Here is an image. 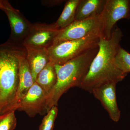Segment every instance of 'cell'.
<instances>
[{
  "mask_svg": "<svg viewBox=\"0 0 130 130\" xmlns=\"http://www.w3.org/2000/svg\"><path fill=\"white\" fill-rule=\"evenodd\" d=\"M123 37L121 30L115 26L109 39L100 37L98 52L79 88L91 93L97 86L110 82L117 84L127 76L117 67L115 61Z\"/></svg>",
  "mask_w": 130,
  "mask_h": 130,
  "instance_id": "cell-1",
  "label": "cell"
},
{
  "mask_svg": "<svg viewBox=\"0 0 130 130\" xmlns=\"http://www.w3.org/2000/svg\"><path fill=\"white\" fill-rule=\"evenodd\" d=\"M26 51L22 44H0V115L16 110L19 58Z\"/></svg>",
  "mask_w": 130,
  "mask_h": 130,
  "instance_id": "cell-2",
  "label": "cell"
},
{
  "mask_svg": "<svg viewBox=\"0 0 130 130\" xmlns=\"http://www.w3.org/2000/svg\"><path fill=\"white\" fill-rule=\"evenodd\" d=\"M98 50V46L63 64L55 65L57 81L47 96L45 111L57 106L61 96L69 89L79 87Z\"/></svg>",
  "mask_w": 130,
  "mask_h": 130,
  "instance_id": "cell-3",
  "label": "cell"
},
{
  "mask_svg": "<svg viewBox=\"0 0 130 130\" xmlns=\"http://www.w3.org/2000/svg\"><path fill=\"white\" fill-rule=\"evenodd\" d=\"M98 34H91L79 40L54 43L47 49L50 61L55 65H62L98 46Z\"/></svg>",
  "mask_w": 130,
  "mask_h": 130,
  "instance_id": "cell-4",
  "label": "cell"
},
{
  "mask_svg": "<svg viewBox=\"0 0 130 130\" xmlns=\"http://www.w3.org/2000/svg\"><path fill=\"white\" fill-rule=\"evenodd\" d=\"M99 18L100 37L109 39L118 21L130 19V0H106Z\"/></svg>",
  "mask_w": 130,
  "mask_h": 130,
  "instance_id": "cell-5",
  "label": "cell"
},
{
  "mask_svg": "<svg viewBox=\"0 0 130 130\" xmlns=\"http://www.w3.org/2000/svg\"><path fill=\"white\" fill-rule=\"evenodd\" d=\"M101 29L99 16L75 21L60 30L53 44L65 41L79 40L92 34H98L100 36Z\"/></svg>",
  "mask_w": 130,
  "mask_h": 130,
  "instance_id": "cell-6",
  "label": "cell"
},
{
  "mask_svg": "<svg viewBox=\"0 0 130 130\" xmlns=\"http://www.w3.org/2000/svg\"><path fill=\"white\" fill-rule=\"evenodd\" d=\"M60 30L54 24H35L22 44L25 47L43 49H47L53 44Z\"/></svg>",
  "mask_w": 130,
  "mask_h": 130,
  "instance_id": "cell-7",
  "label": "cell"
},
{
  "mask_svg": "<svg viewBox=\"0 0 130 130\" xmlns=\"http://www.w3.org/2000/svg\"><path fill=\"white\" fill-rule=\"evenodd\" d=\"M3 11L7 15L11 26V36L8 41L22 44L30 31L32 24L18 10L13 8L9 2Z\"/></svg>",
  "mask_w": 130,
  "mask_h": 130,
  "instance_id": "cell-8",
  "label": "cell"
},
{
  "mask_svg": "<svg viewBox=\"0 0 130 130\" xmlns=\"http://www.w3.org/2000/svg\"><path fill=\"white\" fill-rule=\"evenodd\" d=\"M116 84L113 82L103 84L95 88L91 92L101 103L110 118L115 122L119 121L121 116L116 99Z\"/></svg>",
  "mask_w": 130,
  "mask_h": 130,
  "instance_id": "cell-9",
  "label": "cell"
},
{
  "mask_svg": "<svg viewBox=\"0 0 130 130\" xmlns=\"http://www.w3.org/2000/svg\"><path fill=\"white\" fill-rule=\"evenodd\" d=\"M47 97L43 90L35 82L19 103L17 109L24 111L29 116L34 117L45 111Z\"/></svg>",
  "mask_w": 130,
  "mask_h": 130,
  "instance_id": "cell-10",
  "label": "cell"
},
{
  "mask_svg": "<svg viewBox=\"0 0 130 130\" xmlns=\"http://www.w3.org/2000/svg\"><path fill=\"white\" fill-rule=\"evenodd\" d=\"M26 51L19 58V84L16 98V110L19 103L35 83L26 58Z\"/></svg>",
  "mask_w": 130,
  "mask_h": 130,
  "instance_id": "cell-11",
  "label": "cell"
},
{
  "mask_svg": "<svg viewBox=\"0 0 130 130\" xmlns=\"http://www.w3.org/2000/svg\"><path fill=\"white\" fill-rule=\"evenodd\" d=\"M25 48L26 58L35 83L38 74L50 61L48 52L47 49H36Z\"/></svg>",
  "mask_w": 130,
  "mask_h": 130,
  "instance_id": "cell-12",
  "label": "cell"
},
{
  "mask_svg": "<svg viewBox=\"0 0 130 130\" xmlns=\"http://www.w3.org/2000/svg\"><path fill=\"white\" fill-rule=\"evenodd\" d=\"M106 2V0H80L77 7L75 21L99 16Z\"/></svg>",
  "mask_w": 130,
  "mask_h": 130,
  "instance_id": "cell-13",
  "label": "cell"
},
{
  "mask_svg": "<svg viewBox=\"0 0 130 130\" xmlns=\"http://www.w3.org/2000/svg\"><path fill=\"white\" fill-rule=\"evenodd\" d=\"M56 81L57 75L55 64L50 61L38 74L35 82L42 88L47 96L56 84Z\"/></svg>",
  "mask_w": 130,
  "mask_h": 130,
  "instance_id": "cell-14",
  "label": "cell"
},
{
  "mask_svg": "<svg viewBox=\"0 0 130 130\" xmlns=\"http://www.w3.org/2000/svg\"><path fill=\"white\" fill-rule=\"evenodd\" d=\"M80 0H69L65 4L63 12L55 25L57 29H62L75 21L77 7Z\"/></svg>",
  "mask_w": 130,
  "mask_h": 130,
  "instance_id": "cell-15",
  "label": "cell"
},
{
  "mask_svg": "<svg viewBox=\"0 0 130 130\" xmlns=\"http://www.w3.org/2000/svg\"><path fill=\"white\" fill-rule=\"evenodd\" d=\"M115 61L122 72L127 74L130 72V54L121 46L118 50Z\"/></svg>",
  "mask_w": 130,
  "mask_h": 130,
  "instance_id": "cell-16",
  "label": "cell"
},
{
  "mask_svg": "<svg viewBox=\"0 0 130 130\" xmlns=\"http://www.w3.org/2000/svg\"><path fill=\"white\" fill-rule=\"evenodd\" d=\"M17 124L14 111L0 115V130H13Z\"/></svg>",
  "mask_w": 130,
  "mask_h": 130,
  "instance_id": "cell-17",
  "label": "cell"
},
{
  "mask_svg": "<svg viewBox=\"0 0 130 130\" xmlns=\"http://www.w3.org/2000/svg\"><path fill=\"white\" fill-rule=\"evenodd\" d=\"M58 112L57 106L52 107L43 118L39 130H53Z\"/></svg>",
  "mask_w": 130,
  "mask_h": 130,
  "instance_id": "cell-18",
  "label": "cell"
},
{
  "mask_svg": "<svg viewBox=\"0 0 130 130\" xmlns=\"http://www.w3.org/2000/svg\"><path fill=\"white\" fill-rule=\"evenodd\" d=\"M8 2L6 1H0V9L3 11L5 9Z\"/></svg>",
  "mask_w": 130,
  "mask_h": 130,
  "instance_id": "cell-19",
  "label": "cell"
}]
</instances>
